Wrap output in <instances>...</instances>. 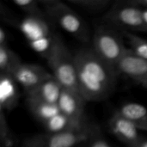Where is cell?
<instances>
[{
    "instance_id": "cell-6",
    "label": "cell",
    "mask_w": 147,
    "mask_h": 147,
    "mask_svg": "<svg viewBox=\"0 0 147 147\" xmlns=\"http://www.w3.org/2000/svg\"><path fill=\"white\" fill-rule=\"evenodd\" d=\"M105 21L109 26L121 28L124 32H146V24L142 9L129 1L112 5L105 15Z\"/></svg>"
},
{
    "instance_id": "cell-18",
    "label": "cell",
    "mask_w": 147,
    "mask_h": 147,
    "mask_svg": "<svg viewBox=\"0 0 147 147\" xmlns=\"http://www.w3.org/2000/svg\"><path fill=\"white\" fill-rule=\"evenodd\" d=\"M13 3L26 14V16L46 17L40 3L36 0H14Z\"/></svg>"
},
{
    "instance_id": "cell-22",
    "label": "cell",
    "mask_w": 147,
    "mask_h": 147,
    "mask_svg": "<svg viewBox=\"0 0 147 147\" xmlns=\"http://www.w3.org/2000/svg\"><path fill=\"white\" fill-rule=\"evenodd\" d=\"M129 2L141 9H147V0H131Z\"/></svg>"
},
{
    "instance_id": "cell-3",
    "label": "cell",
    "mask_w": 147,
    "mask_h": 147,
    "mask_svg": "<svg viewBox=\"0 0 147 147\" xmlns=\"http://www.w3.org/2000/svg\"><path fill=\"white\" fill-rule=\"evenodd\" d=\"M46 59L50 73L64 90L78 91L74 54H71L59 35Z\"/></svg>"
},
{
    "instance_id": "cell-13",
    "label": "cell",
    "mask_w": 147,
    "mask_h": 147,
    "mask_svg": "<svg viewBox=\"0 0 147 147\" xmlns=\"http://www.w3.org/2000/svg\"><path fill=\"white\" fill-rule=\"evenodd\" d=\"M117 112L134 124L140 131L147 132V108L141 103L127 102Z\"/></svg>"
},
{
    "instance_id": "cell-2",
    "label": "cell",
    "mask_w": 147,
    "mask_h": 147,
    "mask_svg": "<svg viewBox=\"0 0 147 147\" xmlns=\"http://www.w3.org/2000/svg\"><path fill=\"white\" fill-rule=\"evenodd\" d=\"M46 16L65 32L82 42L90 40V30L84 19L66 3L59 0L40 2Z\"/></svg>"
},
{
    "instance_id": "cell-17",
    "label": "cell",
    "mask_w": 147,
    "mask_h": 147,
    "mask_svg": "<svg viewBox=\"0 0 147 147\" xmlns=\"http://www.w3.org/2000/svg\"><path fill=\"white\" fill-rule=\"evenodd\" d=\"M20 57L9 48L8 44L0 45V71L1 74L10 75L22 64Z\"/></svg>"
},
{
    "instance_id": "cell-16",
    "label": "cell",
    "mask_w": 147,
    "mask_h": 147,
    "mask_svg": "<svg viewBox=\"0 0 147 147\" xmlns=\"http://www.w3.org/2000/svg\"><path fill=\"white\" fill-rule=\"evenodd\" d=\"M27 104L31 114L37 120L41 121L42 124L60 112L58 104H52V103L28 99V98H27Z\"/></svg>"
},
{
    "instance_id": "cell-11",
    "label": "cell",
    "mask_w": 147,
    "mask_h": 147,
    "mask_svg": "<svg viewBox=\"0 0 147 147\" xmlns=\"http://www.w3.org/2000/svg\"><path fill=\"white\" fill-rule=\"evenodd\" d=\"M86 102L78 91L63 89L58 102V107L60 113L78 122H83Z\"/></svg>"
},
{
    "instance_id": "cell-24",
    "label": "cell",
    "mask_w": 147,
    "mask_h": 147,
    "mask_svg": "<svg viewBox=\"0 0 147 147\" xmlns=\"http://www.w3.org/2000/svg\"><path fill=\"white\" fill-rule=\"evenodd\" d=\"M131 147H147V140H141L140 142L135 144L134 146Z\"/></svg>"
},
{
    "instance_id": "cell-26",
    "label": "cell",
    "mask_w": 147,
    "mask_h": 147,
    "mask_svg": "<svg viewBox=\"0 0 147 147\" xmlns=\"http://www.w3.org/2000/svg\"><path fill=\"white\" fill-rule=\"evenodd\" d=\"M142 86H143V87H145V88H146V89H147V79L146 80V82H145V83H144V84H142Z\"/></svg>"
},
{
    "instance_id": "cell-21",
    "label": "cell",
    "mask_w": 147,
    "mask_h": 147,
    "mask_svg": "<svg viewBox=\"0 0 147 147\" xmlns=\"http://www.w3.org/2000/svg\"><path fill=\"white\" fill-rule=\"evenodd\" d=\"M1 142L4 147H9L11 146V138L9 134V130L8 128V125L6 123V120L4 118L3 111L1 112Z\"/></svg>"
},
{
    "instance_id": "cell-4",
    "label": "cell",
    "mask_w": 147,
    "mask_h": 147,
    "mask_svg": "<svg viewBox=\"0 0 147 147\" xmlns=\"http://www.w3.org/2000/svg\"><path fill=\"white\" fill-rule=\"evenodd\" d=\"M90 47L102 61L115 71L120 59L127 49L120 34L109 25H101L96 28Z\"/></svg>"
},
{
    "instance_id": "cell-1",
    "label": "cell",
    "mask_w": 147,
    "mask_h": 147,
    "mask_svg": "<svg viewBox=\"0 0 147 147\" xmlns=\"http://www.w3.org/2000/svg\"><path fill=\"white\" fill-rule=\"evenodd\" d=\"M74 58L79 93L87 102L106 99L114 90L117 71L102 61L91 47H82Z\"/></svg>"
},
{
    "instance_id": "cell-14",
    "label": "cell",
    "mask_w": 147,
    "mask_h": 147,
    "mask_svg": "<svg viewBox=\"0 0 147 147\" xmlns=\"http://www.w3.org/2000/svg\"><path fill=\"white\" fill-rule=\"evenodd\" d=\"M16 82L10 75L1 74L0 78V103L1 109H12L18 99V93L16 88Z\"/></svg>"
},
{
    "instance_id": "cell-20",
    "label": "cell",
    "mask_w": 147,
    "mask_h": 147,
    "mask_svg": "<svg viewBox=\"0 0 147 147\" xmlns=\"http://www.w3.org/2000/svg\"><path fill=\"white\" fill-rule=\"evenodd\" d=\"M68 3L90 12H100L111 4L109 0H69Z\"/></svg>"
},
{
    "instance_id": "cell-5",
    "label": "cell",
    "mask_w": 147,
    "mask_h": 147,
    "mask_svg": "<svg viewBox=\"0 0 147 147\" xmlns=\"http://www.w3.org/2000/svg\"><path fill=\"white\" fill-rule=\"evenodd\" d=\"M19 28L30 47L46 59L58 36L52 31L46 17L25 16L21 21Z\"/></svg>"
},
{
    "instance_id": "cell-9",
    "label": "cell",
    "mask_w": 147,
    "mask_h": 147,
    "mask_svg": "<svg viewBox=\"0 0 147 147\" xmlns=\"http://www.w3.org/2000/svg\"><path fill=\"white\" fill-rule=\"evenodd\" d=\"M116 71L142 85L147 79V60L127 48L117 65Z\"/></svg>"
},
{
    "instance_id": "cell-15",
    "label": "cell",
    "mask_w": 147,
    "mask_h": 147,
    "mask_svg": "<svg viewBox=\"0 0 147 147\" xmlns=\"http://www.w3.org/2000/svg\"><path fill=\"white\" fill-rule=\"evenodd\" d=\"M84 125L85 123L84 121L78 122L60 112L43 123L47 133L49 134L66 133L79 129Z\"/></svg>"
},
{
    "instance_id": "cell-10",
    "label": "cell",
    "mask_w": 147,
    "mask_h": 147,
    "mask_svg": "<svg viewBox=\"0 0 147 147\" xmlns=\"http://www.w3.org/2000/svg\"><path fill=\"white\" fill-rule=\"evenodd\" d=\"M109 127L112 134L127 147L134 146L142 140L138 127L118 112L111 117Z\"/></svg>"
},
{
    "instance_id": "cell-23",
    "label": "cell",
    "mask_w": 147,
    "mask_h": 147,
    "mask_svg": "<svg viewBox=\"0 0 147 147\" xmlns=\"http://www.w3.org/2000/svg\"><path fill=\"white\" fill-rule=\"evenodd\" d=\"M7 44V35L4 29L1 27L0 28V45H6Z\"/></svg>"
},
{
    "instance_id": "cell-25",
    "label": "cell",
    "mask_w": 147,
    "mask_h": 147,
    "mask_svg": "<svg viewBox=\"0 0 147 147\" xmlns=\"http://www.w3.org/2000/svg\"><path fill=\"white\" fill-rule=\"evenodd\" d=\"M142 14H143V18L144 21L147 25V9H142Z\"/></svg>"
},
{
    "instance_id": "cell-7",
    "label": "cell",
    "mask_w": 147,
    "mask_h": 147,
    "mask_svg": "<svg viewBox=\"0 0 147 147\" xmlns=\"http://www.w3.org/2000/svg\"><path fill=\"white\" fill-rule=\"evenodd\" d=\"M92 134V129L84 125L79 129L60 133L38 134L28 139L23 147H75L85 142Z\"/></svg>"
},
{
    "instance_id": "cell-12",
    "label": "cell",
    "mask_w": 147,
    "mask_h": 147,
    "mask_svg": "<svg viewBox=\"0 0 147 147\" xmlns=\"http://www.w3.org/2000/svg\"><path fill=\"white\" fill-rule=\"evenodd\" d=\"M62 90L63 88L61 85L52 76L42 82L34 90L27 94V98L52 104H58Z\"/></svg>"
},
{
    "instance_id": "cell-8",
    "label": "cell",
    "mask_w": 147,
    "mask_h": 147,
    "mask_svg": "<svg viewBox=\"0 0 147 147\" xmlns=\"http://www.w3.org/2000/svg\"><path fill=\"white\" fill-rule=\"evenodd\" d=\"M12 77L16 82L25 90L26 93L28 94L42 82L52 77V74L39 65L22 63L15 71Z\"/></svg>"
},
{
    "instance_id": "cell-19",
    "label": "cell",
    "mask_w": 147,
    "mask_h": 147,
    "mask_svg": "<svg viewBox=\"0 0 147 147\" xmlns=\"http://www.w3.org/2000/svg\"><path fill=\"white\" fill-rule=\"evenodd\" d=\"M125 36L129 44V49L135 53L138 56L147 60V40L134 33L124 32Z\"/></svg>"
}]
</instances>
